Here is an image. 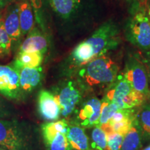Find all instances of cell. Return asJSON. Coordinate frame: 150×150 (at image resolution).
<instances>
[{
  "label": "cell",
  "instance_id": "1",
  "mask_svg": "<svg viewBox=\"0 0 150 150\" xmlns=\"http://www.w3.org/2000/svg\"><path fill=\"white\" fill-rule=\"evenodd\" d=\"M120 43L118 27L115 22L109 20L102 24L88 38L79 43L73 49L67 62L70 69L78 71L95 58L115 50Z\"/></svg>",
  "mask_w": 150,
  "mask_h": 150
},
{
  "label": "cell",
  "instance_id": "2",
  "mask_svg": "<svg viewBox=\"0 0 150 150\" xmlns=\"http://www.w3.org/2000/svg\"><path fill=\"white\" fill-rule=\"evenodd\" d=\"M77 72V81L83 88L106 89L119 74V67L104 54L92 60Z\"/></svg>",
  "mask_w": 150,
  "mask_h": 150
},
{
  "label": "cell",
  "instance_id": "3",
  "mask_svg": "<svg viewBox=\"0 0 150 150\" xmlns=\"http://www.w3.org/2000/svg\"><path fill=\"white\" fill-rule=\"evenodd\" d=\"M104 97L113 102L120 109L140 106L147 100L143 95L135 91L122 73L106 89Z\"/></svg>",
  "mask_w": 150,
  "mask_h": 150
},
{
  "label": "cell",
  "instance_id": "4",
  "mask_svg": "<svg viewBox=\"0 0 150 150\" xmlns=\"http://www.w3.org/2000/svg\"><path fill=\"white\" fill-rule=\"evenodd\" d=\"M127 40L146 54L150 52V18L147 12L131 16L125 28Z\"/></svg>",
  "mask_w": 150,
  "mask_h": 150
},
{
  "label": "cell",
  "instance_id": "5",
  "mask_svg": "<svg viewBox=\"0 0 150 150\" xmlns=\"http://www.w3.org/2000/svg\"><path fill=\"white\" fill-rule=\"evenodd\" d=\"M82 86L77 80L66 79L56 87L54 97L61 109V115L64 117L70 116L82 98Z\"/></svg>",
  "mask_w": 150,
  "mask_h": 150
},
{
  "label": "cell",
  "instance_id": "6",
  "mask_svg": "<svg viewBox=\"0 0 150 150\" xmlns=\"http://www.w3.org/2000/svg\"><path fill=\"white\" fill-rule=\"evenodd\" d=\"M0 147L6 150H29L27 134L16 122L0 119Z\"/></svg>",
  "mask_w": 150,
  "mask_h": 150
},
{
  "label": "cell",
  "instance_id": "7",
  "mask_svg": "<svg viewBox=\"0 0 150 150\" xmlns=\"http://www.w3.org/2000/svg\"><path fill=\"white\" fill-rule=\"evenodd\" d=\"M135 91L148 99L149 93V72L145 63L136 56H129L122 72Z\"/></svg>",
  "mask_w": 150,
  "mask_h": 150
},
{
  "label": "cell",
  "instance_id": "8",
  "mask_svg": "<svg viewBox=\"0 0 150 150\" xmlns=\"http://www.w3.org/2000/svg\"><path fill=\"white\" fill-rule=\"evenodd\" d=\"M0 94L11 99H18L22 95L18 70L11 65H0Z\"/></svg>",
  "mask_w": 150,
  "mask_h": 150
},
{
  "label": "cell",
  "instance_id": "9",
  "mask_svg": "<svg viewBox=\"0 0 150 150\" xmlns=\"http://www.w3.org/2000/svg\"><path fill=\"white\" fill-rule=\"evenodd\" d=\"M3 16L4 29L12 41L13 51L18 50L22 41L18 0H14L5 8Z\"/></svg>",
  "mask_w": 150,
  "mask_h": 150
},
{
  "label": "cell",
  "instance_id": "10",
  "mask_svg": "<svg viewBox=\"0 0 150 150\" xmlns=\"http://www.w3.org/2000/svg\"><path fill=\"white\" fill-rule=\"evenodd\" d=\"M50 38L36 25L24 37L18 48V52H41L45 54L50 49Z\"/></svg>",
  "mask_w": 150,
  "mask_h": 150
},
{
  "label": "cell",
  "instance_id": "11",
  "mask_svg": "<svg viewBox=\"0 0 150 150\" xmlns=\"http://www.w3.org/2000/svg\"><path fill=\"white\" fill-rule=\"evenodd\" d=\"M102 100L91 97L82 104L76 114V119L81 127L92 128L99 125Z\"/></svg>",
  "mask_w": 150,
  "mask_h": 150
},
{
  "label": "cell",
  "instance_id": "12",
  "mask_svg": "<svg viewBox=\"0 0 150 150\" xmlns=\"http://www.w3.org/2000/svg\"><path fill=\"white\" fill-rule=\"evenodd\" d=\"M38 110L40 117L49 122L56 120L61 115L60 106L54 94L46 90H42L39 92L38 96Z\"/></svg>",
  "mask_w": 150,
  "mask_h": 150
},
{
  "label": "cell",
  "instance_id": "13",
  "mask_svg": "<svg viewBox=\"0 0 150 150\" xmlns=\"http://www.w3.org/2000/svg\"><path fill=\"white\" fill-rule=\"evenodd\" d=\"M50 8L58 18L70 21L79 13L83 0H47Z\"/></svg>",
  "mask_w": 150,
  "mask_h": 150
},
{
  "label": "cell",
  "instance_id": "14",
  "mask_svg": "<svg viewBox=\"0 0 150 150\" xmlns=\"http://www.w3.org/2000/svg\"><path fill=\"white\" fill-rule=\"evenodd\" d=\"M16 69L20 76V87L22 94L32 92L38 87L42 81L43 77L42 67L33 68L20 67Z\"/></svg>",
  "mask_w": 150,
  "mask_h": 150
},
{
  "label": "cell",
  "instance_id": "15",
  "mask_svg": "<svg viewBox=\"0 0 150 150\" xmlns=\"http://www.w3.org/2000/svg\"><path fill=\"white\" fill-rule=\"evenodd\" d=\"M22 40L35 25V15L30 0H18Z\"/></svg>",
  "mask_w": 150,
  "mask_h": 150
},
{
  "label": "cell",
  "instance_id": "16",
  "mask_svg": "<svg viewBox=\"0 0 150 150\" xmlns=\"http://www.w3.org/2000/svg\"><path fill=\"white\" fill-rule=\"evenodd\" d=\"M70 147L73 150H91L90 140L83 128L79 125L69 127L67 133Z\"/></svg>",
  "mask_w": 150,
  "mask_h": 150
},
{
  "label": "cell",
  "instance_id": "17",
  "mask_svg": "<svg viewBox=\"0 0 150 150\" xmlns=\"http://www.w3.org/2000/svg\"><path fill=\"white\" fill-rule=\"evenodd\" d=\"M44 54L41 52H18L12 66L17 68L24 67H39L44 60Z\"/></svg>",
  "mask_w": 150,
  "mask_h": 150
},
{
  "label": "cell",
  "instance_id": "18",
  "mask_svg": "<svg viewBox=\"0 0 150 150\" xmlns=\"http://www.w3.org/2000/svg\"><path fill=\"white\" fill-rule=\"evenodd\" d=\"M142 135L136 120L130 130L125 135L120 150H139L142 147Z\"/></svg>",
  "mask_w": 150,
  "mask_h": 150
},
{
  "label": "cell",
  "instance_id": "19",
  "mask_svg": "<svg viewBox=\"0 0 150 150\" xmlns=\"http://www.w3.org/2000/svg\"><path fill=\"white\" fill-rule=\"evenodd\" d=\"M136 124L141 131L142 138L150 140V104H143L136 112Z\"/></svg>",
  "mask_w": 150,
  "mask_h": 150
},
{
  "label": "cell",
  "instance_id": "20",
  "mask_svg": "<svg viewBox=\"0 0 150 150\" xmlns=\"http://www.w3.org/2000/svg\"><path fill=\"white\" fill-rule=\"evenodd\" d=\"M34 12L35 24L43 32L48 33L47 20V0H30Z\"/></svg>",
  "mask_w": 150,
  "mask_h": 150
},
{
  "label": "cell",
  "instance_id": "21",
  "mask_svg": "<svg viewBox=\"0 0 150 150\" xmlns=\"http://www.w3.org/2000/svg\"><path fill=\"white\" fill-rule=\"evenodd\" d=\"M69 127L70 126L65 120H61L59 121L50 122L43 124L41 126L43 140L51 138L58 133L67 134Z\"/></svg>",
  "mask_w": 150,
  "mask_h": 150
},
{
  "label": "cell",
  "instance_id": "22",
  "mask_svg": "<svg viewBox=\"0 0 150 150\" xmlns=\"http://www.w3.org/2000/svg\"><path fill=\"white\" fill-rule=\"evenodd\" d=\"M47 150H72L67 139V134L58 133L54 136L44 140Z\"/></svg>",
  "mask_w": 150,
  "mask_h": 150
},
{
  "label": "cell",
  "instance_id": "23",
  "mask_svg": "<svg viewBox=\"0 0 150 150\" xmlns=\"http://www.w3.org/2000/svg\"><path fill=\"white\" fill-rule=\"evenodd\" d=\"M90 146L93 150H107V136L99 126L93 127L92 130Z\"/></svg>",
  "mask_w": 150,
  "mask_h": 150
},
{
  "label": "cell",
  "instance_id": "24",
  "mask_svg": "<svg viewBox=\"0 0 150 150\" xmlns=\"http://www.w3.org/2000/svg\"><path fill=\"white\" fill-rule=\"evenodd\" d=\"M13 51L12 41L6 33L3 23L0 22V59H6L10 57Z\"/></svg>",
  "mask_w": 150,
  "mask_h": 150
},
{
  "label": "cell",
  "instance_id": "25",
  "mask_svg": "<svg viewBox=\"0 0 150 150\" xmlns=\"http://www.w3.org/2000/svg\"><path fill=\"white\" fill-rule=\"evenodd\" d=\"M118 109L119 108L117 105L104 97L102 99V108L98 126L103 127L106 125Z\"/></svg>",
  "mask_w": 150,
  "mask_h": 150
},
{
  "label": "cell",
  "instance_id": "26",
  "mask_svg": "<svg viewBox=\"0 0 150 150\" xmlns=\"http://www.w3.org/2000/svg\"><path fill=\"white\" fill-rule=\"evenodd\" d=\"M105 133L107 136V150H120L125 136L114 131Z\"/></svg>",
  "mask_w": 150,
  "mask_h": 150
},
{
  "label": "cell",
  "instance_id": "27",
  "mask_svg": "<svg viewBox=\"0 0 150 150\" xmlns=\"http://www.w3.org/2000/svg\"><path fill=\"white\" fill-rule=\"evenodd\" d=\"M131 16L139 12H147L148 0H125Z\"/></svg>",
  "mask_w": 150,
  "mask_h": 150
},
{
  "label": "cell",
  "instance_id": "28",
  "mask_svg": "<svg viewBox=\"0 0 150 150\" xmlns=\"http://www.w3.org/2000/svg\"><path fill=\"white\" fill-rule=\"evenodd\" d=\"M8 115V111L6 107L5 104L0 98V119H4Z\"/></svg>",
  "mask_w": 150,
  "mask_h": 150
},
{
  "label": "cell",
  "instance_id": "29",
  "mask_svg": "<svg viewBox=\"0 0 150 150\" xmlns=\"http://www.w3.org/2000/svg\"><path fill=\"white\" fill-rule=\"evenodd\" d=\"M13 1L14 0H0V8L5 9L7 6Z\"/></svg>",
  "mask_w": 150,
  "mask_h": 150
},
{
  "label": "cell",
  "instance_id": "30",
  "mask_svg": "<svg viewBox=\"0 0 150 150\" xmlns=\"http://www.w3.org/2000/svg\"><path fill=\"white\" fill-rule=\"evenodd\" d=\"M147 65H148V72H150V52H148V53H147Z\"/></svg>",
  "mask_w": 150,
  "mask_h": 150
},
{
  "label": "cell",
  "instance_id": "31",
  "mask_svg": "<svg viewBox=\"0 0 150 150\" xmlns=\"http://www.w3.org/2000/svg\"><path fill=\"white\" fill-rule=\"evenodd\" d=\"M3 10H4V9L0 8V22H1V20H2V19H3V16H4V14L2 13Z\"/></svg>",
  "mask_w": 150,
  "mask_h": 150
},
{
  "label": "cell",
  "instance_id": "32",
  "mask_svg": "<svg viewBox=\"0 0 150 150\" xmlns=\"http://www.w3.org/2000/svg\"><path fill=\"white\" fill-rule=\"evenodd\" d=\"M142 150H150V145L147 146V147H146L145 148H144V149H142Z\"/></svg>",
  "mask_w": 150,
  "mask_h": 150
},
{
  "label": "cell",
  "instance_id": "33",
  "mask_svg": "<svg viewBox=\"0 0 150 150\" xmlns=\"http://www.w3.org/2000/svg\"><path fill=\"white\" fill-rule=\"evenodd\" d=\"M148 99L150 100V88H149V96H148Z\"/></svg>",
  "mask_w": 150,
  "mask_h": 150
},
{
  "label": "cell",
  "instance_id": "34",
  "mask_svg": "<svg viewBox=\"0 0 150 150\" xmlns=\"http://www.w3.org/2000/svg\"><path fill=\"white\" fill-rule=\"evenodd\" d=\"M0 150H6V149H4V148H2V147H0Z\"/></svg>",
  "mask_w": 150,
  "mask_h": 150
}]
</instances>
